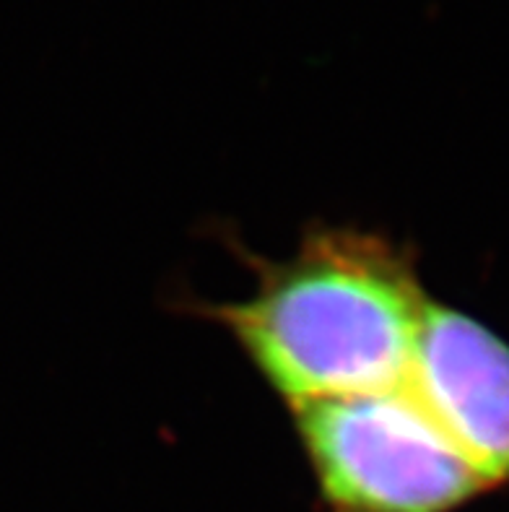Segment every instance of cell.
I'll return each instance as SVG.
<instances>
[{
    "instance_id": "cell-1",
    "label": "cell",
    "mask_w": 509,
    "mask_h": 512,
    "mask_svg": "<svg viewBox=\"0 0 509 512\" xmlns=\"http://www.w3.org/2000/svg\"><path fill=\"white\" fill-rule=\"evenodd\" d=\"M255 289L200 315L221 325L289 409L403 388L429 294L411 250L380 232L312 227L289 258L247 255Z\"/></svg>"
},
{
    "instance_id": "cell-2",
    "label": "cell",
    "mask_w": 509,
    "mask_h": 512,
    "mask_svg": "<svg viewBox=\"0 0 509 512\" xmlns=\"http://www.w3.org/2000/svg\"><path fill=\"white\" fill-rule=\"evenodd\" d=\"M323 512H458L489 492L403 388L291 409Z\"/></svg>"
},
{
    "instance_id": "cell-3",
    "label": "cell",
    "mask_w": 509,
    "mask_h": 512,
    "mask_svg": "<svg viewBox=\"0 0 509 512\" xmlns=\"http://www.w3.org/2000/svg\"><path fill=\"white\" fill-rule=\"evenodd\" d=\"M406 388L491 489L509 484V344L429 299Z\"/></svg>"
}]
</instances>
